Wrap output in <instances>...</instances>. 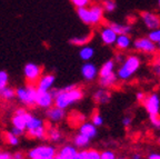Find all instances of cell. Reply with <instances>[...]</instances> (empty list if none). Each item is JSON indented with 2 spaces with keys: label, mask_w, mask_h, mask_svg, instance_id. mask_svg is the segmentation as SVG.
Returning <instances> with one entry per match:
<instances>
[{
  "label": "cell",
  "mask_w": 160,
  "mask_h": 159,
  "mask_svg": "<svg viewBox=\"0 0 160 159\" xmlns=\"http://www.w3.org/2000/svg\"><path fill=\"white\" fill-rule=\"evenodd\" d=\"M141 66V59L137 55H129L126 57L122 64H120L117 69L116 75L118 80L121 81H128L137 74Z\"/></svg>",
  "instance_id": "1"
},
{
  "label": "cell",
  "mask_w": 160,
  "mask_h": 159,
  "mask_svg": "<svg viewBox=\"0 0 160 159\" xmlns=\"http://www.w3.org/2000/svg\"><path fill=\"white\" fill-rule=\"evenodd\" d=\"M83 90L79 87H76L69 91H62L60 88V92L55 97L53 105L61 109H67L68 107L75 105L83 98Z\"/></svg>",
  "instance_id": "2"
},
{
  "label": "cell",
  "mask_w": 160,
  "mask_h": 159,
  "mask_svg": "<svg viewBox=\"0 0 160 159\" xmlns=\"http://www.w3.org/2000/svg\"><path fill=\"white\" fill-rule=\"evenodd\" d=\"M16 90V99L27 108H32L36 106L38 90L36 85L27 84L26 86L18 87Z\"/></svg>",
  "instance_id": "3"
},
{
  "label": "cell",
  "mask_w": 160,
  "mask_h": 159,
  "mask_svg": "<svg viewBox=\"0 0 160 159\" xmlns=\"http://www.w3.org/2000/svg\"><path fill=\"white\" fill-rule=\"evenodd\" d=\"M57 152V148L51 145H39L30 149L27 154L28 159H37V158H49L55 157Z\"/></svg>",
  "instance_id": "4"
},
{
  "label": "cell",
  "mask_w": 160,
  "mask_h": 159,
  "mask_svg": "<svg viewBox=\"0 0 160 159\" xmlns=\"http://www.w3.org/2000/svg\"><path fill=\"white\" fill-rule=\"evenodd\" d=\"M42 67L35 62H28L23 67V76L28 84L36 85L39 78L42 75Z\"/></svg>",
  "instance_id": "5"
},
{
  "label": "cell",
  "mask_w": 160,
  "mask_h": 159,
  "mask_svg": "<svg viewBox=\"0 0 160 159\" xmlns=\"http://www.w3.org/2000/svg\"><path fill=\"white\" fill-rule=\"evenodd\" d=\"M142 104L149 116L160 114V95L158 92H151L146 96Z\"/></svg>",
  "instance_id": "6"
},
{
  "label": "cell",
  "mask_w": 160,
  "mask_h": 159,
  "mask_svg": "<svg viewBox=\"0 0 160 159\" xmlns=\"http://www.w3.org/2000/svg\"><path fill=\"white\" fill-rule=\"evenodd\" d=\"M132 46L137 51L147 54V55H153L157 51V46L155 42H152L148 37L137 38L132 42Z\"/></svg>",
  "instance_id": "7"
},
{
  "label": "cell",
  "mask_w": 160,
  "mask_h": 159,
  "mask_svg": "<svg viewBox=\"0 0 160 159\" xmlns=\"http://www.w3.org/2000/svg\"><path fill=\"white\" fill-rule=\"evenodd\" d=\"M80 72H81V77L88 82L96 80L99 76V69L91 61H86L80 68Z\"/></svg>",
  "instance_id": "8"
},
{
  "label": "cell",
  "mask_w": 160,
  "mask_h": 159,
  "mask_svg": "<svg viewBox=\"0 0 160 159\" xmlns=\"http://www.w3.org/2000/svg\"><path fill=\"white\" fill-rule=\"evenodd\" d=\"M141 21L145 27L149 30H153L160 28V16L152 11H143L140 15Z\"/></svg>",
  "instance_id": "9"
},
{
  "label": "cell",
  "mask_w": 160,
  "mask_h": 159,
  "mask_svg": "<svg viewBox=\"0 0 160 159\" xmlns=\"http://www.w3.org/2000/svg\"><path fill=\"white\" fill-rule=\"evenodd\" d=\"M28 114H29V111L26 110L25 108H18V109H16L15 114L12 115V118H11L12 127H16V128H19V129L26 131V124H27Z\"/></svg>",
  "instance_id": "10"
},
{
  "label": "cell",
  "mask_w": 160,
  "mask_h": 159,
  "mask_svg": "<svg viewBox=\"0 0 160 159\" xmlns=\"http://www.w3.org/2000/svg\"><path fill=\"white\" fill-rule=\"evenodd\" d=\"M89 9V16H90V25L91 26H98L102 23L105 11L101 5H91L88 7Z\"/></svg>",
  "instance_id": "11"
},
{
  "label": "cell",
  "mask_w": 160,
  "mask_h": 159,
  "mask_svg": "<svg viewBox=\"0 0 160 159\" xmlns=\"http://www.w3.org/2000/svg\"><path fill=\"white\" fill-rule=\"evenodd\" d=\"M55 98L49 91H38L37 99H36V106H38L41 109H48V108L52 107Z\"/></svg>",
  "instance_id": "12"
},
{
  "label": "cell",
  "mask_w": 160,
  "mask_h": 159,
  "mask_svg": "<svg viewBox=\"0 0 160 159\" xmlns=\"http://www.w3.org/2000/svg\"><path fill=\"white\" fill-rule=\"evenodd\" d=\"M56 81V76L52 74H45L41 75V77L39 78V80L36 84L38 91H49L52 89L53 85Z\"/></svg>",
  "instance_id": "13"
},
{
  "label": "cell",
  "mask_w": 160,
  "mask_h": 159,
  "mask_svg": "<svg viewBox=\"0 0 160 159\" xmlns=\"http://www.w3.org/2000/svg\"><path fill=\"white\" fill-rule=\"evenodd\" d=\"M117 36H118L117 33H116L108 25L103 26V27L99 30L100 40H101L103 45H106V46H115Z\"/></svg>",
  "instance_id": "14"
},
{
  "label": "cell",
  "mask_w": 160,
  "mask_h": 159,
  "mask_svg": "<svg viewBox=\"0 0 160 159\" xmlns=\"http://www.w3.org/2000/svg\"><path fill=\"white\" fill-rule=\"evenodd\" d=\"M66 109H61V108L57 107L53 105L52 107L46 109V117L49 121L51 122H60L62 121L66 117Z\"/></svg>",
  "instance_id": "15"
},
{
  "label": "cell",
  "mask_w": 160,
  "mask_h": 159,
  "mask_svg": "<svg viewBox=\"0 0 160 159\" xmlns=\"http://www.w3.org/2000/svg\"><path fill=\"white\" fill-rule=\"evenodd\" d=\"M78 149L73 145L67 144L63 145L57 150L55 159H73V157L77 155Z\"/></svg>",
  "instance_id": "16"
},
{
  "label": "cell",
  "mask_w": 160,
  "mask_h": 159,
  "mask_svg": "<svg viewBox=\"0 0 160 159\" xmlns=\"http://www.w3.org/2000/svg\"><path fill=\"white\" fill-rule=\"evenodd\" d=\"M92 99L97 105H107L111 100V92L109 91V89L100 87L99 89L93 92Z\"/></svg>",
  "instance_id": "17"
},
{
  "label": "cell",
  "mask_w": 160,
  "mask_h": 159,
  "mask_svg": "<svg viewBox=\"0 0 160 159\" xmlns=\"http://www.w3.org/2000/svg\"><path fill=\"white\" fill-rule=\"evenodd\" d=\"M79 134L85 135L86 137L92 140L98 135V128L91 121H85L79 126Z\"/></svg>",
  "instance_id": "18"
},
{
  "label": "cell",
  "mask_w": 160,
  "mask_h": 159,
  "mask_svg": "<svg viewBox=\"0 0 160 159\" xmlns=\"http://www.w3.org/2000/svg\"><path fill=\"white\" fill-rule=\"evenodd\" d=\"M132 46V40L130 35H118L115 42V47L120 51H126Z\"/></svg>",
  "instance_id": "19"
},
{
  "label": "cell",
  "mask_w": 160,
  "mask_h": 159,
  "mask_svg": "<svg viewBox=\"0 0 160 159\" xmlns=\"http://www.w3.org/2000/svg\"><path fill=\"white\" fill-rule=\"evenodd\" d=\"M111 29L115 31L117 35H130L132 33V27L127 23H108Z\"/></svg>",
  "instance_id": "20"
},
{
  "label": "cell",
  "mask_w": 160,
  "mask_h": 159,
  "mask_svg": "<svg viewBox=\"0 0 160 159\" xmlns=\"http://www.w3.org/2000/svg\"><path fill=\"white\" fill-rule=\"evenodd\" d=\"M118 82V77L116 75V72L108 75L106 77H99V86L101 88H106V89H110V88L115 87Z\"/></svg>",
  "instance_id": "21"
},
{
  "label": "cell",
  "mask_w": 160,
  "mask_h": 159,
  "mask_svg": "<svg viewBox=\"0 0 160 159\" xmlns=\"http://www.w3.org/2000/svg\"><path fill=\"white\" fill-rule=\"evenodd\" d=\"M116 72V62L113 59H109L102 64V66L99 68V76L98 77H106L108 75H111Z\"/></svg>",
  "instance_id": "22"
},
{
  "label": "cell",
  "mask_w": 160,
  "mask_h": 159,
  "mask_svg": "<svg viewBox=\"0 0 160 159\" xmlns=\"http://www.w3.org/2000/svg\"><path fill=\"white\" fill-rule=\"evenodd\" d=\"M91 139L86 137L85 135H81L78 132L72 139V145L77 148V149H86L90 146Z\"/></svg>",
  "instance_id": "23"
},
{
  "label": "cell",
  "mask_w": 160,
  "mask_h": 159,
  "mask_svg": "<svg viewBox=\"0 0 160 159\" xmlns=\"http://www.w3.org/2000/svg\"><path fill=\"white\" fill-rule=\"evenodd\" d=\"M95 55H96V50L92 46H89V45L82 46L79 50L80 59L85 62L86 61H91V59L95 57Z\"/></svg>",
  "instance_id": "24"
},
{
  "label": "cell",
  "mask_w": 160,
  "mask_h": 159,
  "mask_svg": "<svg viewBox=\"0 0 160 159\" xmlns=\"http://www.w3.org/2000/svg\"><path fill=\"white\" fill-rule=\"evenodd\" d=\"M46 138L51 142H60L62 139V132L57 127H49L47 128L46 132Z\"/></svg>",
  "instance_id": "25"
},
{
  "label": "cell",
  "mask_w": 160,
  "mask_h": 159,
  "mask_svg": "<svg viewBox=\"0 0 160 159\" xmlns=\"http://www.w3.org/2000/svg\"><path fill=\"white\" fill-rule=\"evenodd\" d=\"M0 99L7 102L12 101L13 99H16V90L10 86L1 88L0 89Z\"/></svg>",
  "instance_id": "26"
},
{
  "label": "cell",
  "mask_w": 160,
  "mask_h": 159,
  "mask_svg": "<svg viewBox=\"0 0 160 159\" xmlns=\"http://www.w3.org/2000/svg\"><path fill=\"white\" fill-rule=\"evenodd\" d=\"M46 132H47V128L46 126L39 127L36 129L27 130V135L31 139H37V140H43L46 139Z\"/></svg>",
  "instance_id": "27"
},
{
  "label": "cell",
  "mask_w": 160,
  "mask_h": 159,
  "mask_svg": "<svg viewBox=\"0 0 160 159\" xmlns=\"http://www.w3.org/2000/svg\"><path fill=\"white\" fill-rule=\"evenodd\" d=\"M92 39V35L91 33H88L85 36H77V37H73L70 39V44L76 47H82V46L89 45L90 40Z\"/></svg>",
  "instance_id": "28"
},
{
  "label": "cell",
  "mask_w": 160,
  "mask_h": 159,
  "mask_svg": "<svg viewBox=\"0 0 160 159\" xmlns=\"http://www.w3.org/2000/svg\"><path fill=\"white\" fill-rule=\"evenodd\" d=\"M79 156L81 159H100V151L93 148H86L79 150Z\"/></svg>",
  "instance_id": "29"
},
{
  "label": "cell",
  "mask_w": 160,
  "mask_h": 159,
  "mask_svg": "<svg viewBox=\"0 0 160 159\" xmlns=\"http://www.w3.org/2000/svg\"><path fill=\"white\" fill-rule=\"evenodd\" d=\"M77 15L83 23L86 25H90V16H89V9L88 7H82V8H77Z\"/></svg>",
  "instance_id": "30"
},
{
  "label": "cell",
  "mask_w": 160,
  "mask_h": 159,
  "mask_svg": "<svg viewBox=\"0 0 160 159\" xmlns=\"http://www.w3.org/2000/svg\"><path fill=\"white\" fill-rule=\"evenodd\" d=\"M3 138H5L6 142L10 146H18L19 145V137L15 136L11 131H6L5 135H3Z\"/></svg>",
  "instance_id": "31"
},
{
  "label": "cell",
  "mask_w": 160,
  "mask_h": 159,
  "mask_svg": "<svg viewBox=\"0 0 160 159\" xmlns=\"http://www.w3.org/2000/svg\"><path fill=\"white\" fill-rule=\"evenodd\" d=\"M101 6H102L105 13H113L117 8V3H116L115 0H103Z\"/></svg>",
  "instance_id": "32"
},
{
  "label": "cell",
  "mask_w": 160,
  "mask_h": 159,
  "mask_svg": "<svg viewBox=\"0 0 160 159\" xmlns=\"http://www.w3.org/2000/svg\"><path fill=\"white\" fill-rule=\"evenodd\" d=\"M91 122L98 128V127L103 126L105 119H103L102 115L100 114L99 111H97V112H95V114H92V116H91Z\"/></svg>",
  "instance_id": "33"
},
{
  "label": "cell",
  "mask_w": 160,
  "mask_h": 159,
  "mask_svg": "<svg viewBox=\"0 0 160 159\" xmlns=\"http://www.w3.org/2000/svg\"><path fill=\"white\" fill-rule=\"evenodd\" d=\"M150 40L155 44H158L160 42V28H157V29H153V30H150L149 33L147 36Z\"/></svg>",
  "instance_id": "34"
},
{
  "label": "cell",
  "mask_w": 160,
  "mask_h": 159,
  "mask_svg": "<svg viewBox=\"0 0 160 159\" xmlns=\"http://www.w3.org/2000/svg\"><path fill=\"white\" fill-rule=\"evenodd\" d=\"M9 84V74L6 70H0V89Z\"/></svg>",
  "instance_id": "35"
},
{
  "label": "cell",
  "mask_w": 160,
  "mask_h": 159,
  "mask_svg": "<svg viewBox=\"0 0 160 159\" xmlns=\"http://www.w3.org/2000/svg\"><path fill=\"white\" fill-rule=\"evenodd\" d=\"M149 120H150V124H151L153 129H156L157 131H160V116L159 115L149 116Z\"/></svg>",
  "instance_id": "36"
},
{
  "label": "cell",
  "mask_w": 160,
  "mask_h": 159,
  "mask_svg": "<svg viewBox=\"0 0 160 159\" xmlns=\"http://www.w3.org/2000/svg\"><path fill=\"white\" fill-rule=\"evenodd\" d=\"M117 155L113 150L111 149H105L100 151V159H116Z\"/></svg>",
  "instance_id": "37"
},
{
  "label": "cell",
  "mask_w": 160,
  "mask_h": 159,
  "mask_svg": "<svg viewBox=\"0 0 160 159\" xmlns=\"http://www.w3.org/2000/svg\"><path fill=\"white\" fill-rule=\"evenodd\" d=\"M72 5L76 8H82V7H89L91 3V0H70Z\"/></svg>",
  "instance_id": "38"
},
{
  "label": "cell",
  "mask_w": 160,
  "mask_h": 159,
  "mask_svg": "<svg viewBox=\"0 0 160 159\" xmlns=\"http://www.w3.org/2000/svg\"><path fill=\"white\" fill-rule=\"evenodd\" d=\"M151 69H152L153 74H155V75L157 76V77L160 78V58H158V59L156 60L155 62H153Z\"/></svg>",
  "instance_id": "39"
},
{
  "label": "cell",
  "mask_w": 160,
  "mask_h": 159,
  "mask_svg": "<svg viewBox=\"0 0 160 159\" xmlns=\"http://www.w3.org/2000/svg\"><path fill=\"white\" fill-rule=\"evenodd\" d=\"M121 125H122L125 128H129L131 125H132V118L130 116H125V117L121 119Z\"/></svg>",
  "instance_id": "40"
},
{
  "label": "cell",
  "mask_w": 160,
  "mask_h": 159,
  "mask_svg": "<svg viewBox=\"0 0 160 159\" xmlns=\"http://www.w3.org/2000/svg\"><path fill=\"white\" fill-rule=\"evenodd\" d=\"M126 59V56L123 55V54H121V52H119V54H117L116 55V57H115V62H116V65H120V64H122L123 62V60Z\"/></svg>",
  "instance_id": "41"
},
{
  "label": "cell",
  "mask_w": 160,
  "mask_h": 159,
  "mask_svg": "<svg viewBox=\"0 0 160 159\" xmlns=\"http://www.w3.org/2000/svg\"><path fill=\"white\" fill-rule=\"evenodd\" d=\"M10 131L12 132V134L15 135V136L19 137V138L21 136H22V135H25V130H21V129H19V128H16V127H12Z\"/></svg>",
  "instance_id": "42"
},
{
  "label": "cell",
  "mask_w": 160,
  "mask_h": 159,
  "mask_svg": "<svg viewBox=\"0 0 160 159\" xmlns=\"http://www.w3.org/2000/svg\"><path fill=\"white\" fill-rule=\"evenodd\" d=\"M145 97H146V95H145V92H142V91H138L137 94H136V99L139 102H142Z\"/></svg>",
  "instance_id": "43"
},
{
  "label": "cell",
  "mask_w": 160,
  "mask_h": 159,
  "mask_svg": "<svg viewBox=\"0 0 160 159\" xmlns=\"http://www.w3.org/2000/svg\"><path fill=\"white\" fill-rule=\"evenodd\" d=\"M12 159H27V157L21 151H17L15 154H12Z\"/></svg>",
  "instance_id": "44"
},
{
  "label": "cell",
  "mask_w": 160,
  "mask_h": 159,
  "mask_svg": "<svg viewBox=\"0 0 160 159\" xmlns=\"http://www.w3.org/2000/svg\"><path fill=\"white\" fill-rule=\"evenodd\" d=\"M1 159H12V154L9 151H2V154H1Z\"/></svg>",
  "instance_id": "45"
},
{
  "label": "cell",
  "mask_w": 160,
  "mask_h": 159,
  "mask_svg": "<svg viewBox=\"0 0 160 159\" xmlns=\"http://www.w3.org/2000/svg\"><path fill=\"white\" fill-rule=\"evenodd\" d=\"M148 159H160V154L159 152H150L148 155Z\"/></svg>",
  "instance_id": "46"
},
{
  "label": "cell",
  "mask_w": 160,
  "mask_h": 159,
  "mask_svg": "<svg viewBox=\"0 0 160 159\" xmlns=\"http://www.w3.org/2000/svg\"><path fill=\"white\" fill-rule=\"evenodd\" d=\"M131 159H142V155L140 154V152H135L131 156Z\"/></svg>",
  "instance_id": "47"
},
{
  "label": "cell",
  "mask_w": 160,
  "mask_h": 159,
  "mask_svg": "<svg viewBox=\"0 0 160 159\" xmlns=\"http://www.w3.org/2000/svg\"><path fill=\"white\" fill-rule=\"evenodd\" d=\"M156 46H157V50H158V51H160V42L156 44Z\"/></svg>",
  "instance_id": "48"
},
{
  "label": "cell",
  "mask_w": 160,
  "mask_h": 159,
  "mask_svg": "<svg viewBox=\"0 0 160 159\" xmlns=\"http://www.w3.org/2000/svg\"><path fill=\"white\" fill-rule=\"evenodd\" d=\"M37 159H55V157H49V158H37Z\"/></svg>",
  "instance_id": "49"
},
{
  "label": "cell",
  "mask_w": 160,
  "mask_h": 159,
  "mask_svg": "<svg viewBox=\"0 0 160 159\" xmlns=\"http://www.w3.org/2000/svg\"><path fill=\"white\" fill-rule=\"evenodd\" d=\"M157 142H158V145H159V146H160V136L158 137V139H157Z\"/></svg>",
  "instance_id": "50"
},
{
  "label": "cell",
  "mask_w": 160,
  "mask_h": 159,
  "mask_svg": "<svg viewBox=\"0 0 160 159\" xmlns=\"http://www.w3.org/2000/svg\"><path fill=\"white\" fill-rule=\"evenodd\" d=\"M116 159H127V158H126V157H117Z\"/></svg>",
  "instance_id": "51"
},
{
  "label": "cell",
  "mask_w": 160,
  "mask_h": 159,
  "mask_svg": "<svg viewBox=\"0 0 160 159\" xmlns=\"http://www.w3.org/2000/svg\"><path fill=\"white\" fill-rule=\"evenodd\" d=\"M158 7H159V9H160V0H158Z\"/></svg>",
  "instance_id": "52"
},
{
  "label": "cell",
  "mask_w": 160,
  "mask_h": 159,
  "mask_svg": "<svg viewBox=\"0 0 160 159\" xmlns=\"http://www.w3.org/2000/svg\"><path fill=\"white\" fill-rule=\"evenodd\" d=\"M1 154H2V150H0V159H1Z\"/></svg>",
  "instance_id": "53"
}]
</instances>
